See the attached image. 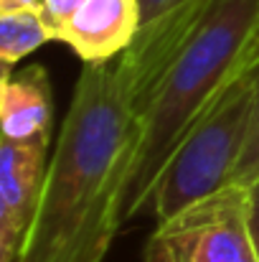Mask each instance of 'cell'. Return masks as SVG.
Here are the masks:
<instances>
[{"label": "cell", "instance_id": "obj_13", "mask_svg": "<svg viewBox=\"0 0 259 262\" xmlns=\"http://www.w3.org/2000/svg\"><path fill=\"white\" fill-rule=\"evenodd\" d=\"M249 224H252V237L259 257V181L249 186Z\"/></svg>", "mask_w": 259, "mask_h": 262}, {"label": "cell", "instance_id": "obj_10", "mask_svg": "<svg viewBox=\"0 0 259 262\" xmlns=\"http://www.w3.org/2000/svg\"><path fill=\"white\" fill-rule=\"evenodd\" d=\"M254 79V110H252V122H249V135L239 158V166L231 176V183L237 186H252L254 181H259V64L247 72Z\"/></svg>", "mask_w": 259, "mask_h": 262}, {"label": "cell", "instance_id": "obj_3", "mask_svg": "<svg viewBox=\"0 0 259 262\" xmlns=\"http://www.w3.org/2000/svg\"><path fill=\"white\" fill-rule=\"evenodd\" d=\"M252 110V74L234 77L166 163L150 196V209L158 222L171 219L231 183L249 135Z\"/></svg>", "mask_w": 259, "mask_h": 262}, {"label": "cell", "instance_id": "obj_6", "mask_svg": "<svg viewBox=\"0 0 259 262\" xmlns=\"http://www.w3.org/2000/svg\"><path fill=\"white\" fill-rule=\"evenodd\" d=\"M201 5L203 0H140V31L132 46L122 54L140 87V110Z\"/></svg>", "mask_w": 259, "mask_h": 262}, {"label": "cell", "instance_id": "obj_7", "mask_svg": "<svg viewBox=\"0 0 259 262\" xmlns=\"http://www.w3.org/2000/svg\"><path fill=\"white\" fill-rule=\"evenodd\" d=\"M140 31V0H84L59 28L56 41L66 43L84 64L120 59Z\"/></svg>", "mask_w": 259, "mask_h": 262}, {"label": "cell", "instance_id": "obj_14", "mask_svg": "<svg viewBox=\"0 0 259 262\" xmlns=\"http://www.w3.org/2000/svg\"><path fill=\"white\" fill-rule=\"evenodd\" d=\"M43 0H0V13H8V10H23V8H36L41 10Z\"/></svg>", "mask_w": 259, "mask_h": 262}, {"label": "cell", "instance_id": "obj_4", "mask_svg": "<svg viewBox=\"0 0 259 262\" xmlns=\"http://www.w3.org/2000/svg\"><path fill=\"white\" fill-rule=\"evenodd\" d=\"M145 262H259L249 224V188L229 183L158 222L145 245Z\"/></svg>", "mask_w": 259, "mask_h": 262}, {"label": "cell", "instance_id": "obj_12", "mask_svg": "<svg viewBox=\"0 0 259 262\" xmlns=\"http://www.w3.org/2000/svg\"><path fill=\"white\" fill-rule=\"evenodd\" d=\"M257 64H259V18L252 36H249V41H247V46H244V51H242V59H239V67H237V77L252 72Z\"/></svg>", "mask_w": 259, "mask_h": 262}, {"label": "cell", "instance_id": "obj_9", "mask_svg": "<svg viewBox=\"0 0 259 262\" xmlns=\"http://www.w3.org/2000/svg\"><path fill=\"white\" fill-rule=\"evenodd\" d=\"M54 41V31L36 8L0 13V61L3 69L20 64L23 56L33 54L43 43Z\"/></svg>", "mask_w": 259, "mask_h": 262}, {"label": "cell", "instance_id": "obj_1", "mask_svg": "<svg viewBox=\"0 0 259 262\" xmlns=\"http://www.w3.org/2000/svg\"><path fill=\"white\" fill-rule=\"evenodd\" d=\"M140 133V89L125 56L86 64L41 201L15 262H102L122 227V193Z\"/></svg>", "mask_w": 259, "mask_h": 262}, {"label": "cell", "instance_id": "obj_8", "mask_svg": "<svg viewBox=\"0 0 259 262\" xmlns=\"http://www.w3.org/2000/svg\"><path fill=\"white\" fill-rule=\"evenodd\" d=\"M54 122V92L41 64L23 67L0 79V133L5 140L31 143L49 140Z\"/></svg>", "mask_w": 259, "mask_h": 262}, {"label": "cell", "instance_id": "obj_2", "mask_svg": "<svg viewBox=\"0 0 259 262\" xmlns=\"http://www.w3.org/2000/svg\"><path fill=\"white\" fill-rule=\"evenodd\" d=\"M257 18L259 0H203L188 23L140 110L137 145L122 193V224L150 206L153 188L173 150L237 77Z\"/></svg>", "mask_w": 259, "mask_h": 262}, {"label": "cell", "instance_id": "obj_5", "mask_svg": "<svg viewBox=\"0 0 259 262\" xmlns=\"http://www.w3.org/2000/svg\"><path fill=\"white\" fill-rule=\"evenodd\" d=\"M49 140L15 143L0 138V262H15L36 216Z\"/></svg>", "mask_w": 259, "mask_h": 262}, {"label": "cell", "instance_id": "obj_11", "mask_svg": "<svg viewBox=\"0 0 259 262\" xmlns=\"http://www.w3.org/2000/svg\"><path fill=\"white\" fill-rule=\"evenodd\" d=\"M82 5H84V0H43L41 13H43V18H46L49 28L54 31V41H56L59 28H61V26L74 15Z\"/></svg>", "mask_w": 259, "mask_h": 262}]
</instances>
